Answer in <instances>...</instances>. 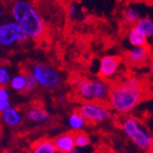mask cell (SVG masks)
I'll use <instances>...</instances> for the list:
<instances>
[{"instance_id": "cell-27", "label": "cell", "mask_w": 153, "mask_h": 153, "mask_svg": "<svg viewBox=\"0 0 153 153\" xmlns=\"http://www.w3.org/2000/svg\"><path fill=\"white\" fill-rule=\"evenodd\" d=\"M3 14H4V11H3V9L0 7V18L2 17V16H3Z\"/></svg>"}, {"instance_id": "cell-13", "label": "cell", "mask_w": 153, "mask_h": 153, "mask_svg": "<svg viewBox=\"0 0 153 153\" xmlns=\"http://www.w3.org/2000/svg\"><path fill=\"white\" fill-rule=\"evenodd\" d=\"M128 41L132 48L148 46V38L145 35L139 30L135 26H133L128 33Z\"/></svg>"}, {"instance_id": "cell-7", "label": "cell", "mask_w": 153, "mask_h": 153, "mask_svg": "<svg viewBox=\"0 0 153 153\" xmlns=\"http://www.w3.org/2000/svg\"><path fill=\"white\" fill-rule=\"evenodd\" d=\"M28 39L25 30L14 20L0 24V47L8 48L16 44H23Z\"/></svg>"}, {"instance_id": "cell-9", "label": "cell", "mask_w": 153, "mask_h": 153, "mask_svg": "<svg viewBox=\"0 0 153 153\" xmlns=\"http://www.w3.org/2000/svg\"><path fill=\"white\" fill-rule=\"evenodd\" d=\"M150 49L148 46L132 48L126 54V61L132 67H140L149 59Z\"/></svg>"}, {"instance_id": "cell-10", "label": "cell", "mask_w": 153, "mask_h": 153, "mask_svg": "<svg viewBox=\"0 0 153 153\" xmlns=\"http://www.w3.org/2000/svg\"><path fill=\"white\" fill-rule=\"evenodd\" d=\"M26 118L32 123L36 124H47L52 120L51 115L42 107L34 106L27 109L26 112Z\"/></svg>"}, {"instance_id": "cell-8", "label": "cell", "mask_w": 153, "mask_h": 153, "mask_svg": "<svg viewBox=\"0 0 153 153\" xmlns=\"http://www.w3.org/2000/svg\"><path fill=\"white\" fill-rule=\"evenodd\" d=\"M122 57L120 56L106 55L100 59L98 75L102 79H111L118 73Z\"/></svg>"}, {"instance_id": "cell-15", "label": "cell", "mask_w": 153, "mask_h": 153, "mask_svg": "<svg viewBox=\"0 0 153 153\" xmlns=\"http://www.w3.org/2000/svg\"><path fill=\"white\" fill-rule=\"evenodd\" d=\"M31 153H57V150L52 140L41 139L34 143Z\"/></svg>"}, {"instance_id": "cell-5", "label": "cell", "mask_w": 153, "mask_h": 153, "mask_svg": "<svg viewBox=\"0 0 153 153\" xmlns=\"http://www.w3.org/2000/svg\"><path fill=\"white\" fill-rule=\"evenodd\" d=\"M78 111L89 123H101L109 120L113 117V111L107 102L82 101L79 106Z\"/></svg>"}, {"instance_id": "cell-22", "label": "cell", "mask_w": 153, "mask_h": 153, "mask_svg": "<svg viewBox=\"0 0 153 153\" xmlns=\"http://www.w3.org/2000/svg\"><path fill=\"white\" fill-rule=\"evenodd\" d=\"M27 74V83L25 92H31V91L35 90L38 85H37V82L35 79V76L32 75V73H30L28 71Z\"/></svg>"}, {"instance_id": "cell-21", "label": "cell", "mask_w": 153, "mask_h": 153, "mask_svg": "<svg viewBox=\"0 0 153 153\" xmlns=\"http://www.w3.org/2000/svg\"><path fill=\"white\" fill-rule=\"evenodd\" d=\"M11 72L8 68L0 66V87H7L11 80Z\"/></svg>"}, {"instance_id": "cell-1", "label": "cell", "mask_w": 153, "mask_h": 153, "mask_svg": "<svg viewBox=\"0 0 153 153\" xmlns=\"http://www.w3.org/2000/svg\"><path fill=\"white\" fill-rule=\"evenodd\" d=\"M146 98L142 81L136 76H130L125 81L114 83L107 98V104L113 112L120 115L130 113Z\"/></svg>"}, {"instance_id": "cell-2", "label": "cell", "mask_w": 153, "mask_h": 153, "mask_svg": "<svg viewBox=\"0 0 153 153\" xmlns=\"http://www.w3.org/2000/svg\"><path fill=\"white\" fill-rule=\"evenodd\" d=\"M13 20L20 26L32 40H39L47 27L44 19L30 0H14L10 6Z\"/></svg>"}, {"instance_id": "cell-26", "label": "cell", "mask_w": 153, "mask_h": 153, "mask_svg": "<svg viewBox=\"0 0 153 153\" xmlns=\"http://www.w3.org/2000/svg\"><path fill=\"white\" fill-rule=\"evenodd\" d=\"M3 153H14V152L12 150H10V149H5L3 151Z\"/></svg>"}, {"instance_id": "cell-12", "label": "cell", "mask_w": 153, "mask_h": 153, "mask_svg": "<svg viewBox=\"0 0 153 153\" xmlns=\"http://www.w3.org/2000/svg\"><path fill=\"white\" fill-rule=\"evenodd\" d=\"M1 119L7 126L10 128H17L22 124L24 116L18 108L10 106L1 113Z\"/></svg>"}, {"instance_id": "cell-24", "label": "cell", "mask_w": 153, "mask_h": 153, "mask_svg": "<svg viewBox=\"0 0 153 153\" xmlns=\"http://www.w3.org/2000/svg\"><path fill=\"white\" fill-rule=\"evenodd\" d=\"M149 73L153 76V59L149 64Z\"/></svg>"}, {"instance_id": "cell-11", "label": "cell", "mask_w": 153, "mask_h": 153, "mask_svg": "<svg viewBox=\"0 0 153 153\" xmlns=\"http://www.w3.org/2000/svg\"><path fill=\"white\" fill-rule=\"evenodd\" d=\"M56 148L57 152L59 153H68L73 149L76 148L75 135L74 132H66L61 135H59L53 140Z\"/></svg>"}, {"instance_id": "cell-18", "label": "cell", "mask_w": 153, "mask_h": 153, "mask_svg": "<svg viewBox=\"0 0 153 153\" xmlns=\"http://www.w3.org/2000/svg\"><path fill=\"white\" fill-rule=\"evenodd\" d=\"M140 14L138 9L132 7H128L125 8L123 12V19L127 24L135 26L136 23L140 20Z\"/></svg>"}, {"instance_id": "cell-28", "label": "cell", "mask_w": 153, "mask_h": 153, "mask_svg": "<svg viewBox=\"0 0 153 153\" xmlns=\"http://www.w3.org/2000/svg\"><path fill=\"white\" fill-rule=\"evenodd\" d=\"M146 153H153V149H149V150H148Z\"/></svg>"}, {"instance_id": "cell-17", "label": "cell", "mask_w": 153, "mask_h": 153, "mask_svg": "<svg viewBox=\"0 0 153 153\" xmlns=\"http://www.w3.org/2000/svg\"><path fill=\"white\" fill-rule=\"evenodd\" d=\"M135 27L140 30L147 38L153 37V19L150 17H140Z\"/></svg>"}, {"instance_id": "cell-14", "label": "cell", "mask_w": 153, "mask_h": 153, "mask_svg": "<svg viewBox=\"0 0 153 153\" xmlns=\"http://www.w3.org/2000/svg\"><path fill=\"white\" fill-rule=\"evenodd\" d=\"M87 125V120L80 114L79 111L76 110L70 113L68 117V126L71 129L72 132L82 131L83 128Z\"/></svg>"}, {"instance_id": "cell-25", "label": "cell", "mask_w": 153, "mask_h": 153, "mask_svg": "<svg viewBox=\"0 0 153 153\" xmlns=\"http://www.w3.org/2000/svg\"><path fill=\"white\" fill-rule=\"evenodd\" d=\"M81 149H79V148H75V149H73L71 151H69L68 153H83L81 150H80Z\"/></svg>"}, {"instance_id": "cell-3", "label": "cell", "mask_w": 153, "mask_h": 153, "mask_svg": "<svg viewBox=\"0 0 153 153\" xmlns=\"http://www.w3.org/2000/svg\"><path fill=\"white\" fill-rule=\"evenodd\" d=\"M120 125L123 133L140 149L148 151L153 149V136L138 119L126 116Z\"/></svg>"}, {"instance_id": "cell-6", "label": "cell", "mask_w": 153, "mask_h": 153, "mask_svg": "<svg viewBox=\"0 0 153 153\" xmlns=\"http://www.w3.org/2000/svg\"><path fill=\"white\" fill-rule=\"evenodd\" d=\"M29 72L35 76L37 85L47 89H54L62 82L60 73L47 64L36 63L30 68Z\"/></svg>"}, {"instance_id": "cell-23", "label": "cell", "mask_w": 153, "mask_h": 153, "mask_svg": "<svg viewBox=\"0 0 153 153\" xmlns=\"http://www.w3.org/2000/svg\"><path fill=\"white\" fill-rule=\"evenodd\" d=\"M67 14H68V16L70 19H72V20L73 19H76L79 16V7L75 3L69 4L67 8Z\"/></svg>"}, {"instance_id": "cell-19", "label": "cell", "mask_w": 153, "mask_h": 153, "mask_svg": "<svg viewBox=\"0 0 153 153\" xmlns=\"http://www.w3.org/2000/svg\"><path fill=\"white\" fill-rule=\"evenodd\" d=\"M75 143H76V148L79 149H84L89 146L91 140L90 137L88 133L84 131H79V132H75Z\"/></svg>"}, {"instance_id": "cell-16", "label": "cell", "mask_w": 153, "mask_h": 153, "mask_svg": "<svg viewBox=\"0 0 153 153\" xmlns=\"http://www.w3.org/2000/svg\"><path fill=\"white\" fill-rule=\"evenodd\" d=\"M27 83V74L18 73L11 78L9 86L12 90L16 92H25Z\"/></svg>"}, {"instance_id": "cell-20", "label": "cell", "mask_w": 153, "mask_h": 153, "mask_svg": "<svg viewBox=\"0 0 153 153\" xmlns=\"http://www.w3.org/2000/svg\"><path fill=\"white\" fill-rule=\"evenodd\" d=\"M11 106L10 94L6 87H0V114Z\"/></svg>"}, {"instance_id": "cell-4", "label": "cell", "mask_w": 153, "mask_h": 153, "mask_svg": "<svg viewBox=\"0 0 153 153\" xmlns=\"http://www.w3.org/2000/svg\"><path fill=\"white\" fill-rule=\"evenodd\" d=\"M110 84L104 79H84L76 87V96L82 101L106 102Z\"/></svg>"}]
</instances>
